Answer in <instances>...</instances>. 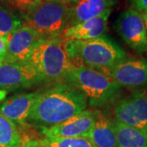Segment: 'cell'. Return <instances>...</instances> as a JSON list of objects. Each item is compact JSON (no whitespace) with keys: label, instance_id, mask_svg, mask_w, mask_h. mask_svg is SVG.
Segmentation results:
<instances>
[{"label":"cell","instance_id":"obj_1","mask_svg":"<svg viewBox=\"0 0 147 147\" xmlns=\"http://www.w3.org/2000/svg\"><path fill=\"white\" fill-rule=\"evenodd\" d=\"M85 96L73 86L61 82L39 91L27 123L41 128L59 124L87 110Z\"/></svg>","mask_w":147,"mask_h":147},{"label":"cell","instance_id":"obj_2","mask_svg":"<svg viewBox=\"0 0 147 147\" xmlns=\"http://www.w3.org/2000/svg\"><path fill=\"white\" fill-rule=\"evenodd\" d=\"M65 44L66 40L61 38H43L32 51L28 62L35 69L42 83L64 82L75 66L69 57Z\"/></svg>","mask_w":147,"mask_h":147},{"label":"cell","instance_id":"obj_3","mask_svg":"<svg viewBox=\"0 0 147 147\" xmlns=\"http://www.w3.org/2000/svg\"><path fill=\"white\" fill-rule=\"evenodd\" d=\"M69 57L74 65H83L101 72L126 58V53L109 37L90 40L66 41Z\"/></svg>","mask_w":147,"mask_h":147},{"label":"cell","instance_id":"obj_4","mask_svg":"<svg viewBox=\"0 0 147 147\" xmlns=\"http://www.w3.org/2000/svg\"><path fill=\"white\" fill-rule=\"evenodd\" d=\"M64 82L79 90L88 105L95 108L107 105L120 89V86L106 74L83 65H75L70 69Z\"/></svg>","mask_w":147,"mask_h":147},{"label":"cell","instance_id":"obj_5","mask_svg":"<svg viewBox=\"0 0 147 147\" xmlns=\"http://www.w3.org/2000/svg\"><path fill=\"white\" fill-rule=\"evenodd\" d=\"M69 4L40 2L23 11V24L44 38H59L69 26Z\"/></svg>","mask_w":147,"mask_h":147},{"label":"cell","instance_id":"obj_6","mask_svg":"<svg viewBox=\"0 0 147 147\" xmlns=\"http://www.w3.org/2000/svg\"><path fill=\"white\" fill-rule=\"evenodd\" d=\"M42 83L35 69L27 62L0 61V92H9L29 88Z\"/></svg>","mask_w":147,"mask_h":147},{"label":"cell","instance_id":"obj_7","mask_svg":"<svg viewBox=\"0 0 147 147\" xmlns=\"http://www.w3.org/2000/svg\"><path fill=\"white\" fill-rule=\"evenodd\" d=\"M114 112L115 121L147 132V91H138L119 100Z\"/></svg>","mask_w":147,"mask_h":147},{"label":"cell","instance_id":"obj_8","mask_svg":"<svg viewBox=\"0 0 147 147\" xmlns=\"http://www.w3.org/2000/svg\"><path fill=\"white\" fill-rule=\"evenodd\" d=\"M119 35L138 53H147V30L141 13L133 9L122 12L114 25Z\"/></svg>","mask_w":147,"mask_h":147},{"label":"cell","instance_id":"obj_9","mask_svg":"<svg viewBox=\"0 0 147 147\" xmlns=\"http://www.w3.org/2000/svg\"><path fill=\"white\" fill-rule=\"evenodd\" d=\"M103 73L109 75L120 88H144L147 86V60L126 57Z\"/></svg>","mask_w":147,"mask_h":147},{"label":"cell","instance_id":"obj_10","mask_svg":"<svg viewBox=\"0 0 147 147\" xmlns=\"http://www.w3.org/2000/svg\"><path fill=\"white\" fill-rule=\"evenodd\" d=\"M43 38L35 30L23 24L7 35V48L4 59L27 62L34 47Z\"/></svg>","mask_w":147,"mask_h":147},{"label":"cell","instance_id":"obj_11","mask_svg":"<svg viewBox=\"0 0 147 147\" xmlns=\"http://www.w3.org/2000/svg\"><path fill=\"white\" fill-rule=\"evenodd\" d=\"M94 123V111L85 110L55 126L41 128L44 137H86Z\"/></svg>","mask_w":147,"mask_h":147},{"label":"cell","instance_id":"obj_12","mask_svg":"<svg viewBox=\"0 0 147 147\" xmlns=\"http://www.w3.org/2000/svg\"><path fill=\"white\" fill-rule=\"evenodd\" d=\"M112 9L105 11L100 16L68 26L59 38L69 40H90L103 36L107 30L108 21Z\"/></svg>","mask_w":147,"mask_h":147},{"label":"cell","instance_id":"obj_13","mask_svg":"<svg viewBox=\"0 0 147 147\" xmlns=\"http://www.w3.org/2000/svg\"><path fill=\"white\" fill-rule=\"evenodd\" d=\"M39 91L17 93L7 97L0 105V113L16 124L26 123Z\"/></svg>","mask_w":147,"mask_h":147},{"label":"cell","instance_id":"obj_14","mask_svg":"<svg viewBox=\"0 0 147 147\" xmlns=\"http://www.w3.org/2000/svg\"><path fill=\"white\" fill-rule=\"evenodd\" d=\"M86 138L96 147H116L115 120L100 110H94V123Z\"/></svg>","mask_w":147,"mask_h":147},{"label":"cell","instance_id":"obj_15","mask_svg":"<svg viewBox=\"0 0 147 147\" xmlns=\"http://www.w3.org/2000/svg\"><path fill=\"white\" fill-rule=\"evenodd\" d=\"M115 3L116 0H79L70 7L69 26L100 16Z\"/></svg>","mask_w":147,"mask_h":147},{"label":"cell","instance_id":"obj_16","mask_svg":"<svg viewBox=\"0 0 147 147\" xmlns=\"http://www.w3.org/2000/svg\"><path fill=\"white\" fill-rule=\"evenodd\" d=\"M116 147H147V132L132 128L115 120Z\"/></svg>","mask_w":147,"mask_h":147},{"label":"cell","instance_id":"obj_17","mask_svg":"<svg viewBox=\"0 0 147 147\" xmlns=\"http://www.w3.org/2000/svg\"><path fill=\"white\" fill-rule=\"evenodd\" d=\"M21 140L16 123L0 113V147H17Z\"/></svg>","mask_w":147,"mask_h":147},{"label":"cell","instance_id":"obj_18","mask_svg":"<svg viewBox=\"0 0 147 147\" xmlns=\"http://www.w3.org/2000/svg\"><path fill=\"white\" fill-rule=\"evenodd\" d=\"M23 26L21 16L12 11L0 5V34L7 36L11 32Z\"/></svg>","mask_w":147,"mask_h":147},{"label":"cell","instance_id":"obj_19","mask_svg":"<svg viewBox=\"0 0 147 147\" xmlns=\"http://www.w3.org/2000/svg\"><path fill=\"white\" fill-rule=\"evenodd\" d=\"M42 140L51 147H96L86 137H72V138L44 137Z\"/></svg>","mask_w":147,"mask_h":147},{"label":"cell","instance_id":"obj_20","mask_svg":"<svg viewBox=\"0 0 147 147\" xmlns=\"http://www.w3.org/2000/svg\"><path fill=\"white\" fill-rule=\"evenodd\" d=\"M131 9L141 14L147 13V0H130Z\"/></svg>","mask_w":147,"mask_h":147},{"label":"cell","instance_id":"obj_21","mask_svg":"<svg viewBox=\"0 0 147 147\" xmlns=\"http://www.w3.org/2000/svg\"><path fill=\"white\" fill-rule=\"evenodd\" d=\"M7 48V36L0 34V61L5 58Z\"/></svg>","mask_w":147,"mask_h":147},{"label":"cell","instance_id":"obj_22","mask_svg":"<svg viewBox=\"0 0 147 147\" xmlns=\"http://www.w3.org/2000/svg\"><path fill=\"white\" fill-rule=\"evenodd\" d=\"M40 2H41V0H20V4H19L18 8L25 11L27 9H29L30 7L38 4Z\"/></svg>","mask_w":147,"mask_h":147},{"label":"cell","instance_id":"obj_23","mask_svg":"<svg viewBox=\"0 0 147 147\" xmlns=\"http://www.w3.org/2000/svg\"><path fill=\"white\" fill-rule=\"evenodd\" d=\"M38 141L34 140H21V144L17 147H37Z\"/></svg>","mask_w":147,"mask_h":147},{"label":"cell","instance_id":"obj_24","mask_svg":"<svg viewBox=\"0 0 147 147\" xmlns=\"http://www.w3.org/2000/svg\"><path fill=\"white\" fill-rule=\"evenodd\" d=\"M0 2L5 4L14 6L16 7H19V4H20V0H0Z\"/></svg>","mask_w":147,"mask_h":147},{"label":"cell","instance_id":"obj_25","mask_svg":"<svg viewBox=\"0 0 147 147\" xmlns=\"http://www.w3.org/2000/svg\"><path fill=\"white\" fill-rule=\"evenodd\" d=\"M41 2H45V3H58L69 4L68 0H41Z\"/></svg>","mask_w":147,"mask_h":147},{"label":"cell","instance_id":"obj_26","mask_svg":"<svg viewBox=\"0 0 147 147\" xmlns=\"http://www.w3.org/2000/svg\"><path fill=\"white\" fill-rule=\"evenodd\" d=\"M37 147H51L49 145H47V143L43 142L42 140H39L38 141V143H37Z\"/></svg>","mask_w":147,"mask_h":147},{"label":"cell","instance_id":"obj_27","mask_svg":"<svg viewBox=\"0 0 147 147\" xmlns=\"http://www.w3.org/2000/svg\"><path fill=\"white\" fill-rule=\"evenodd\" d=\"M142 18H143V21H144V23H145V26H146V28L147 30V13L146 14H142Z\"/></svg>","mask_w":147,"mask_h":147},{"label":"cell","instance_id":"obj_28","mask_svg":"<svg viewBox=\"0 0 147 147\" xmlns=\"http://www.w3.org/2000/svg\"><path fill=\"white\" fill-rule=\"evenodd\" d=\"M78 1H79V0H68L69 3L70 5H73V4H74V3H76Z\"/></svg>","mask_w":147,"mask_h":147}]
</instances>
